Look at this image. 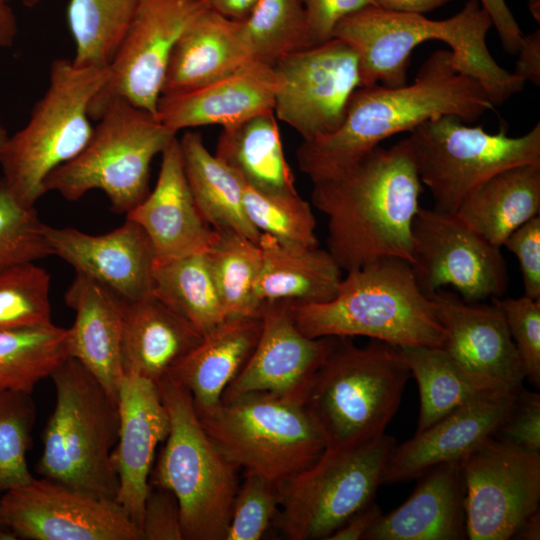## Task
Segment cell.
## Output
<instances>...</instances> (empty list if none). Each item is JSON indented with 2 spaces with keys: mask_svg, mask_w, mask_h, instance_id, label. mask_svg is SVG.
Instances as JSON below:
<instances>
[{
  "mask_svg": "<svg viewBox=\"0 0 540 540\" xmlns=\"http://www.w3.org/2000/svg\"><path fill=\"white\" fill-rule=\"evenodd\" d=\"M421 192L408 137L313 183L311 203L327 217V250L342 271L388 258L411 264Z\"/></svg>",
  "mask_w": 540,
  "mask_h": 540,
  "instance_id": "cell-1",
  "label": "cell"
},
{
  "mask_svg": "<svg viewBox=\"0 0 540 540\" xmlns=\"http://www.w3.org/2000/svg\"><path fill=\"white\" fill-rule=\"evenodd\" d=\"M491 110L494 106L483 87L456 69L450 49H438L411 84L356 89L335 131L299 145L298 168L316 183L348 168L387 138L429 119L455 115L472 124Z\"/></svg>",
  "mask_w": 540,
  "mask_h": 540,
  "instance_id": "cell-2",
  "label": "cell"
},
{
  "mask_svg": "<svg viewBox=\"0 0 540 540\" xmlns=\"http://www.w3.org/2000/svg\"><path fill=\"white\" fill-rule=\"evenodd\" d=\"M492 26L478 0H468L443 20L369 6L341 20L333 38L355 52L361 87L406 84L413 50L426 41H442L450 46L456 69L475 79L496 108L522 92L526 82L490 54L486 38Z\"/></svg>",
  "mask_w": 540,
  "mask_h": 540,
  "instance_id": "cell-3",
  "label": "cell"
},
{
  "mask_svg": "<svg viewBox=\"0 0 540 540\" xmlns=\"http://www.w3.org/2000/svg\"><path fill=\"white\" fill-rule=\"evenodd\" d=\"M346 273L331 300L288 302L290 316L303 334L363 336L398 347H443L445 330L410 263L381 259Z\"/></svg>",
  "mask_w": 540,
  "mask_h": 540,
  "instance_id": "cell-4",
  "label": "cell"
},
{
  "mask_svg": "<svg viewBox=\"0 0 540 540\" xmlns=\"http://www.w3.org/2000/svg\"><path fill=\"white\" fill-rule=\"evenodd\" d=\"M410 376L400 347L374 339L358 347L337 337L303 400L325 449H351L384 435Z\"/></svg>",
  "mask_w": 540,
  "mask_h": 540,
  "instance_id": "cell-5",
  "label": "cell"
},
{
  "mask_svg": "<svg viewBox=\"0 0 540 540\" xmlns=\"http://www.w3.org/2000/svg\"><path fill=\"white\" fill-rule=\"evenodd\" d=\"M50 377L56 402L43 430L37 474L92 496L115 500L118 478L111 452L119 431L117 401L73 357Z\"/></svg>",
  "mask_w": 540,
  "mask_h": 540,
  "instance_id": "cell-6",
  "label": "cell"
},
{
  "mask_svg": "<svg viewBox=\"0 0 540 540\" xmlns=\"http://www.w3.org/2000/svg\"><path fill=\"white\" fill-rule=\"evenodd\" d=\"M157 386L170 430L151 471L150 485L176 497L184 540H225L239 469L205 432L189 391L169 374Z\"/></svg>",
  "mask_w": 540,
  "mask_h": 540,
  "instance_id": "cell-7",
  "label": "cell"
},
{
  "mask_svg": "<svg viewBox=\"0 0 540 540\" xmlns=\"http://www.w3.org/2000/svg\"><path fill=\"white\" fill-rule=\"evenodd\" d=\"M107 74L108 67L78 66L66 58L51 62L46 91L26 125L8 137L2 157V179L23 205L34 207L46 194V178L89 142L90 103Z\"/></svg>",
  "mask_w": 540,
  "mask_h": 540,
  "instance_id": "cell-8",
  "label": "cell"
},
{
  "mask_svg": "<svg viewBox=\"0 0 540 540\" xmlns=\"http://www.w3.org/2000/svg\"><path fill=\"white\" fill-rule=\"evenodd\" d=\"M97 121L85 148L46 178L45 192L77 201L101 190L111 210L126 215L148 195L151 162L177 133L124 99L111 101Z\"/></svg>",
  "mask_w": 540,
  "mask_h": 540,
  "instance_id": "cell-9",
  "label": "cell"
},
{
  "mask_svg": "<svg viewBox=\"0 0 540 540\" xmlns=\"http://www.w3.org/2000/svg\"><path fill=\"white\" fill-rule=\"evenodd\" d=\"M196 412L207 435L236 468L278 484L309 467L325 450L303 402L296 399L252 392Z\"/></svg>",
  "mask_w": 540,
  "mask_h": 540,
  "instance_id": "cell-10",
  "label": "cell"
},
{
  "mask_svg": "<svg viewBox=\"0 0 540 540\" xmlns=\"http://www.w3.org/2000/svg\"><path fill=\"white\" fill-rule=\"evenodd\" d=\"M394 447L395 440L384 434L355 448L325 449L280 484L277 529L290 540H327L373 501Z\"/></svg>",
  "mask_w": 540,
  "mask_h": 540,
  "instance_id": "cell-11",
  "label": "cell"
},
{
  "mask_svg": "<svg viewBox=\"0 0 540 540\" xmlns=\"http://www.w3.org/2000/svg\"><path fill=\"white\" fill-rule=\"evenodd\" d=\"M420 181L434 209L455 213L462 200L497 173L523 164H540V123L522 136L504 129L489 133L455 115L429 119L409 132Z\"/></svg>",
  "mask_w": 540,
  "mask_h": 540,
  "instance_id": "cell-12",
  "label": "cell"
},
{
  "mask_svg": "<svg viewBox=\"0 0 540 540\" xmlns=\"http://www.w3.org/2000/svg\"><path fill=\"white\" fill-rule=\"evenodd\" d=\"M411 268L428 297L446 286L468 302L503 297L509 284L500 247L467 227L455 213L420 207L412 222Z\"/></svg>",
  "mask_w": 540,
  "mask_h": 540,
  "instance_id": "cell-13",
  "label": "cell"
},
{
  "mask_svg": "<svg viewBox=\"0 0 540 540\" xmlns=\"http://www.w3.org/2000/svg\"><path fill=\"white\" fill-rule=\"evenodd\" d=\"M204 7L200 0H138L106 81L90 103V118L98 120L115 99L156 115L170 55Z\"/></svg>",
  "mask_w": 540,
  "mask_h": 540,
  "instance_id": "cell-14",
  "label": "cell"
},
{
  "mask_svg": "<svg viewBox=\"0 0 540 540\" xmlns=\"http://www.w3.org/2000/svg\"><path fill=\"white\" fill-rule=\"evenodd\" d=\"M459 464L465 489L467 538L512 539L523 521L539 509L540 453L491 437Z\"/></svg>",
  "mask_w": 540,
  "mask_h": 540,
  "instance_id": "cell-15",
  "label": "cell"
},
{
  "mask_svg": "<svg viewBox=\"0 0 540 540\" xmlns=\"http://www.w3.org/2000/svg\"><path fill=\"white\" fill-rule=\"evenodd\" d=\"M273 67L280 79L275 117L303 140L335 131L351 96L361 87L357 56L337 38L285 56Z\"/></svg>",
  "mask_w": 540,
  "mask_h": 540,
  "instance_id": "cell-16",
  "label": "cell"
},
{
  "mask_svg": "<svg viewBox=\"0 0 540 540\" xmlns=\"http://www.w3.org/2000/svg\"><path fill=\"white\" fill-rule=\"evenodd\" d=\"M0 522L26 540H141L115 501L42 477L0 496Z\"/></svg>",
  "mask_w": 540,
  "mask_h": 540,
  "instance_id": "cell-17",
  "label": "cell"
},
{
  "mask_svg": "<svg viewBox=\"0 0 540 540\" xmlns=\"http://www.w3.org/2000/svg\"><path fill=\"white\" fill-rule=\"evenodd\" d=\"M429 298L446 333L442 348L478 387L522 386L521 362L496 303L468 302L445 288Z\"/></svg>",
  "mask_w": 540,
  "mask_h": 540,
  "instance_id": "cell-18",
  "label": "cell"
},
{
  "mask_svg": "<svg viewBox=\"0 0 540 540\" xmlns=\"http://www.w3.org/2000/svg\"><path fill=\"white\" fill-rule=\"evenodd\" d=\"M261 331L247 362L226 388L222 401L252 392L304 400L337 337L311 338L294 324L288 302L262 305Z\"/></svg>",
  "mask_w": 540,
  "mask_h": 540,
  "instance_id": "cell-19",
  "label": "cell"
},
{
  "mask_svg": "<svg viewBox=\"0 0 540 540\" xmlns=\"http://www.w3.org/2000/svg\"><path fill=\"white\" fill-rule=\"evenodd\" d=\"M521 387L481 391L426 430L395 445L386 464L383 483L410 481L436 465L460 461L495 436Z\"/></svg>",
  "mask_w": 540,
  "mask_h": 540,
  "instance_id": "cell-20",
  "label": "cell"
},
{
  "mask_svg": "<svg viewBox=\"0 0 540 540\" xmlns=\"http://www.w3.org/2000/svg\"><path fill=\"white\" fill-rule=\"evenodd\" d=\"M43 233L53 255L75 273L103 284L127 301L153 295L154 250L136 222L126 218L121 226L101 235L44 224Z\"/></svg>",
  "mask_w": 540,
  "mask_h": 540,
  "instance_id": "cell-21",
  "label": "cell"
},
{
  "mask_svg": "<svg viewBox=\"0 0 540 540\" xmlns=\"http://www.w3.org/2000/svg\"><path fill=\"white\" fill-rule=\"evenodd\" d=\"M117 404L119 431L111 452L118 478L115 501L140 531L156 447L168 436L170 420L157 383L134 373L124 374Z\"/></svg>",
  "mask_w": 540,
  "mask_h": 540,
  "instance_id": "cell-22",
  "label": "cell"
},
{
  "mask_svg": "<svg viewBox=\"0 0 540 540\" xmlns=\"http://www.w3.org/2000/svg\"><path fill=\"white\" fill-rule=\"evenodd\" d=\"M161 156L154 189L126 214L147 234L155 265L206 253L218 238V232L205 221L194 202L177 137Z\"/></svg>",
  "mask_w": 540,
  "mask_h": 540,
  "instance_id": "cell-23",
  "label": "cell"
},
{
  "mask_svg": "<svg viewBox=\"0 0 540 540\" xmlns=\"http://www.w3.org/2000/svg\"><path fill=\"white\" fill-rule=\"evenodd\" d=\"M280 79L274 67L253 62L190 91L161 95L156 117L169 129L227 127L273 111Z\"/></svg>",
  "mask_w": 540,
  "mask_h": 540,
  "instance_id": "cell-24",
  "label": "cell"
},
{
  "mask_svg": "<svg viewBox=\"0 0 540 540\" xmlns=\"http://www.w3.org/2000/svg\"><path fill=\"white\" fill-rule=\"evenodd\" d=\"M75 312L68 328L69 356L77 359L117 401L124 378L121 357L126 300L103 284L76 273L64 295Z\"/></svg>",
  "mask_w": 540,
  "mask_h": 540,
  "instance_id": "cell-25",
  "label": "cell"
},
{
  "mask_svg": "<svg viewBox=\"0 0 540 540\" xmlns=\"http://www.w3.org/2000/svg\"><path fill=\"white\" fill-rule=\"evenodd\" d=\"M258 62L248 45L243 21L207 7L188 23L167 65L161 95L193 90Z\"/></svg>",
  "mask_w": 540,
  "mask_h": 540,
  "instance_id": "cell-26",
  "label": "cell"
},
{
  "mask_svg": "<svg viewBox=\"0 0 540 540\" xmlns=\"http://www.w3.org/2000/svg\"><path fill=\"white\" fill-rule=\"evenodd\" d=\"M399 507L382 514L365 540L467 538L465 489L459 461L434 466Z\"/></svg>",
  "mask_w": 540,
  "mask_h": 540,
  "instance_id": "cell-27",
  "label": "cell"
},
{
  "mask_svg": "<svg viewBox=\"0 0 540 540\" xmlns=\"http://www.w3.org/2000/svg\"><path fill=\"white\" fill-rule=\"evenodd\" d=\"M261 331L260 317L226 318L169 371L190 393L196 409L215 406L250 357Z\"/></svg>",
  "mask_w": 540,
  "mask_h": 540,
  "instance_id": "cell-28",
  "label": "cell"
},
{
  "mask_svg": "<svg viewBox=\"0 0 540 540\" xmlns=\"http://www.w3.org/2000/svg\"><path fill=\"white\" fill-rule=\"evenodd\" d=\"M201 337L186 319L153 295L126 300L121 341L124 374L134 373L157 383Z\"/></svg>",
  "mask_w": 540,
  "mask_h": 540,
  "instance_id": "cell-29",
  "label": "cell"
},
{
  "mask_svg": "<svg viewBox=\"0 0 540 540\" xmlns=\"http://www.w3.org/2000/svg\"><path fill=\"white\" fill-rule=\"evenodd\" d=\"M261 267L255 296L268 302L323 303L337 294L342 269L328 250L293 246L261 234Z\"/></svg>",
  "mask_w": 540,
  "mask_h": 540,
  "instance_id": "cell-30",
  "label": "cell"
},
{
  "mask_svg": "<svg viewBox=\"0 0 540 540\" xmlns=\"http://www.w3.org/2000/svg\"><path fill=\"white\" fill-rule=\"evenodd\" d=\"M455 214L501 248L514 230L540 214V164L511 167L490 177L466 195Z\"/></svg>",
  "mask_w": 540,
  "mask_h": 540,
  "instance_id": "cell-31",
  "label": "cell"
},
{
  "mask_svg": "<svg viewBox=\"0 0 540 540\" xmlns=\"http://www.w3.org/2000/svg\"><path fill=\"white\" fill-rule=\"evenodd\" d=\"M178 140L186 181L205 221L258 243L261 233L244 209L242 178L207 149L200 133L187 131Z\"/></svg>",
  "mask_w": 540,
  "mask_h": 540,
  "instance_id": "cell-32",
  "label": "cell"
},
{
  "mask_svg": "<svg viewBox=\"0 0 540 540\" xmlns=\"http://www.w3.org/2000/svg\"><path fill=\"white\" fill-rule=\"evenodd\" d=\"M214 155L258 190L297 192L274 111L223 127Z\"/></svg>",
  "mask_w": 540,
  "mask_h": 540,
  "instance_id": "cell-33",
  "label": "cell"
},
{
  "mask_svg": "<svg viewBox=\"0 0 540 540\" xmlns=\"http://www.w3.org/2000/svg\"><path fill=\"white\" fill-rule=\"evenodd\" d=\"M152 294L201 335L226 319L205 253L156 264Z\"/></svg>",
  "mask_w": 540,
  "mask_h": 540,
  "instance_id": "cell-34",
  "label": "cell"
},
{
  "mask_svg": "<svg viewBox=\"0 0 540 540\" xmlns=\"http://www.w3.org/2000/svg\"><path fill=\"white\" fill-rule=\"evenodd\" d=\"M68 333L53 322L0 331V389L31 394L70 357Z\"/></svg>",
  "mask_w": 540,
  "mask_h": 540,
  "instance_id": "cell-35",
  "label": "cell"
},
{
  "mask_svg": "<svg viewBox=\"0 0 540 540\" xmlns=\"http://www.w3.org/2000/svg\"><path fill=\"white\" fill-rule=\"evenodd\" d=\"M419 387L420 414L416 433L463 405L481 391L441 347H400Z\"/></svg>",
  "mask_w": 540,
  "mask_h": 540,
  "instance_id": "cell-36",
  "label": "cell"
},
{
  "mask_svg": "<svg viewBox=\"0 0 540 540\" xmlns=\"http://www.w3.org/2000/svg\"><path fill=\"white\" fill-rule=\"evenodd\" d=\"M205 256L226 318L260 317L262 305L255 296L262 259L258 243L219 231Z\"/></svg>",
  "mask_w": 540,
  "mask_h": 540,
  "instance_id": "cell-37",
  "label": "cell"
},
{
  "mask_svg": "<svg viewBox=\"0 0 540 540\" xmlns=\"http://www.w3.org/2000/svg\"><path fill=\"white\" fill-rule=\"evenodd\" d=\"M138 0H69L67 22L75 44L73 62L106 68L132 18Z\"/></svg>",
  "mask_w": 540,
  "mask_h": 540,
  "instance_id": "cell-38",
  "label": "cell"
},
{
  "mask_svg": "<svg viewBox=\"0 0 540 540\" xmlns=\"http://www.w3.org/2000/svg\"><path fill=\"white\" fill-rule=\"evenodd\" d=\"M243 25L254 59L272 67L315 45L302 0H258Z\"/></svg>",
  "mask_w": 540,
  "mask_h": 540,
  "instance_id": "cell-39",
  "label": "cell"
},
{
  "mask_svg": "<svg viewBox=\"0 0 540 540\" xmlns=\"http://www.w3.org/2000/svg\"><path fill=\"white\" fill-rule=\"evenodd\" d=\"M243 203L248 219L261 234L288 245L318 246L311 205L298 192H265L243 181Z\"/></svg>",
  "mask_w": 540,
  "mask_h": 540,
  "instance_id": "cell-40",
  "label": "cell"
},
{
  "mask_svg": "<svg viewBox=\"0 0 540 540\" xmlns=\"http://www.w3.org/2000/svg\"><path fill=\"white\" fill-rule=\"evenodd\" d=\"M50 281L35 262L0 271V331L52 323Z\"/></svg>",
  "mask_w": 540,
  "mask_h": 540,
  "instance_id": "cell-41",
  "label": "cell"
},
{
  "mask_svg": "<svg viewBox=\"0 0 540 540\" xmlns=\"http://www.w3.org/2000/svg\"><path fill=\"white\" fill-rule=\"evenodd\" d=\"M36 407L29 393L0 389V496L34 477L27 462Z\"/></svg>",
  "mask_w": 540,
  "mask_h": 540,
  "instance_id": "cell-42",
  "label": "cell"
},
{
  "mask_svg": "<svg viewBox=\"0 0 540 540\" xmlns=\"http://www.w3.org/2000/svg\"><path fill=\"white\" fill-rule=\"evenodd\" d=\"M35 207L20 203L0 179V271L53 255Z\"/></svg>",
  "mask_w": 540,
  "mask_h": 540,
  "instance_id": "cell-43",
  "label": "cell"
},
{
  "mask_svg": "<svg viewBox=\"0 0 540 540\" xmlns=\"http://www.w3.org/2000/svg\"><path fill=\"white\" fill-rule=\"evenodd\" d=\"M280 484L246 473L235 496L225 540H258L274 520L280 501Z\"/></svg>",
  "mask_w": 540,
  "mask_h": 540,
  "instance_id": "cell-44",
  "label": "cell"
},
{
  "mask_svg": "<svg viewBox=\"0 0 540 540\" xmlns=\"http://www.w3.org/2000/svg\"><path fill=\"white\" fill-rule=\"evenodd\" d=\"M501 309L519 356L524 378L540 387V299H491Z\"/></svg>",
  "mask_w": 540,
  "mask_h": 540,
  "instance_id": "cell-45",
  "label": "cell"
},
{
  "mask_svg": "<svg viewBox=\"0 0 540 540\" xmlns=\"http://www.w3.org/2000/svg\"><path fill=\"white\" fill-rule=\"evenodd\" d=\"M494 438L528 452L540 453V394L522 386Z\"/></svg>",
  "mask_w": 540,
  "mask_h": 540,
  "instance_id": "cell-46",
  "label": "cell"
},
{
  "mask_svg": "<svg viewBox=\"0 0 540 540\" xmlns=\"http://www.w3.org/2000/svg\"><path fill=\"white\" fill-rule=\"evenodd\" d=\"M141 540H184L176 497L150 485L140 525Z\"/></svg>",
  "mask_w": 540,
  "mask_h": 540,
  "instance_id": "cell-47",
  "label": "cell"
},
{
  "mask_svg": "<svg viewBox=\"0 0 540 540\" xmlns=\"http://www.w3.org/2000/svg\"><path fill=\"white\" fill-rule=\"evenodd\" d=\"M502 246L518 260L524 295L540 299V215L514 230Z\"/></svg>",
  "mask_w": 540,
  "mask_h": 540,
  "instance_id": "cell-48",
  "label": "cell"
},
{
  "mask_svg": "<svg viewBox=\"0 0 540 540\" xmlns=\"http://www.w3.org/2000/svg\"><path fill=\"white\" fill-rule=\"evenodd\" d=\"M315 45L333 38L336 25L347 16L373 5V0H302Z\"/></svg>",
  "mask_w": 540,
  "mask_h": 540,
  "instance_id": "cell-49",
  "label": "cell"
},
{
  "mask_svg": "<svg viewBox=\"0 0 540 540\" xmlns=\"http://www.w3.org/2000/svg\"><path fill=\"white\" fill-rule=\"evenodd\" d=\"M491 18L502 46L509 54L516 55L523 32L505 0H478Z\"/></svg>",
  "mask_w": 540,
  "mask_h": 540,
  "instance_id": "cell-50",
  "label": "cell"
},
{
  "mask_svg": "<svg viewBox=\"0 0 540 540\" xmlns=\"http://www.w3.org/2000/svg\"><path fill=\"white\" fill-rule=\"evenodd\" d=\"M514 74L523 81L540 85V30L523 35L517 53Z\"/></svg>",
  "mask_w": 540,
  "mask_h": 540,
  "instance_id": "cell-51",
  "label": "cell"
},
{
  "mask_svg": "<svg viewBox=\"0 0 540 540\" xmlns=\"http://www.w3.org/2000/svg\"><path fill=\"white\" fill-rule=\"evenodd\" d=\"M379 506L373 501L352 515L327 540H359L364 539L370 528L382 516Z\"/></svg>",
  "mask_w": 540,
  "mask_h": 540,
  "instance_id": "cell-52",
  "label": "cell"
},
{
  "mask_svg": "<svg viewBox=\"0 0 540 540\" xmlns=\"http://www.w3.org/2000/svg\"><path fill=\"white\" fill-rule=\"evenodd\" d=\"M450 0H373L375 7L400 13L424 15Z\"/></svg>",
  "mask_w": 540,
  "mask_h": 540,
  "instance_id": "cell-53",
  "label": "cell"
},
{
  "mask_svg": "<svg viewBox=\"0 0 540 540\" xmlns=\"http://www.w3.org/2000/svg\"><path fill=\"white\" fill-rule=\"evenodd\" d=\"M207 8L233 20H245L258 0H200Z\"/></svg>",
  "mask_w": 540,
  "mask_h": 540,
  "instance_id": "cell-54",
  "label": "cell"
},
{
  "mask_svg": "<svg viewBox=\"0 0 540 540\" xmlns=\"http://www.w3.org/2000/svg\"><path fill=\"white\" fill-rule=\"evenodd\" d=\"M18 34L17 18L8 2L0 0V49L11 47Z\"/></svg>",
  "mask_w": 540,
  "mask_h": 540,
  "instance_id": "cell-55",
  "label": "cell"
},
{
  "mask_svg": "<svg viewBox=\"0 0 540 540\" xmlns=\"http://www.w3.org/2000/svg\"><path fill=\"white\" fill-rule=\"evenodd\" d=\"M512 539L539 540L540 539V509L529 515L520 525Z\"/></svg>",
  "mask_w": 540,
  "mask_h": 540,
  "instance_id": "cell-56",
  "label": "cell"
},
{
  "mask_svg": "<svg viewBox=\"0 0 540 540\" xmlns=\"http://www.w3.org/2000/svg\"><path fill=\"white\" fill-rule=\"evenodd\" d=\"M17 535L6 525L0 523V540H16Z\"/></svg>",
  "mask_w": 540,
  "mask_h": 540,
  "instance_id": "cell-57",
  "label": "cell"
},
{
  "mask_svg": "<svg viewBox=\"0 0 540 540\" xmlns=\"http://www.w3.org/2000/svg\"><path fill=\"white\" fill-rule=\"evenodd\" d=\"M8 137L9 135L7 134L6 129L4 128V126L2 125L0 121V170H1L3 152L5 149V145L7 143Z\"/></svg>",
  "mask_w": 540,
  "mask_h": 540,
  "instance_id": "cell-58",
  "label": "cell"
},
{
  "mask_svg": "<svg viewBox=\"0 0 540 540\" xmlns=\"http://www.w3.org/2000/svg\"><path fill=\"white\" fill-rule=\"evenodd\" d=\"M530 12L537 23L540 22V0H528Z\"/></svg>",
  "mask_w": 540,
  "mask_h": 540,
  "instance_id": "cell-59",
  "label": "cell"
},
{
  "mask_svg": "<svg viewBox=\"0 0 540 540\" xmlns=\"http://www.w3.org/2000/svg\"><path fill=\"white\" fill-rule=\"evenodd\" d=\"M5 2H8L10 0H3ZM43 0H21L22 4L26 7H29V8H32V7H35L37 6L38 4H40Z\"/></svg>",
  "mask_w": 540,
  "mask_h": 540,
  "instance_id": "cell-60",
  "label": "cell"
},
{
  "mask_svg": "<svg viewBox=\"0 0 540 540\" xmlns=\"http://www.w3.org/2000/svg\"><path fill=\"white\" fill-rule=\"evenodd\" d=\"M1 523V522H0Z\"/></svg>",
  "mask_w": 540,
  "mask_h": 540,
  "instance_id": "cell-61",
  "label": "cell"
}]
</instances>
